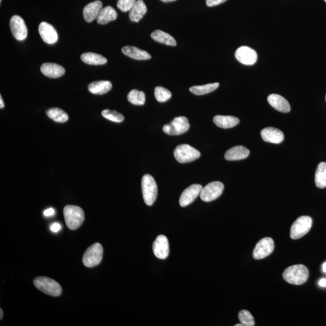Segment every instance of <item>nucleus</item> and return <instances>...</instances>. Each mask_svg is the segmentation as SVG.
Here are the masks:
<instances>
[{
    "label": "nucleus",
    "mask_w": 326,
    "mask_h": 326,
    "mask_svg": "<svg viewBox=\"0 0 326 326\" xmlns=\"http://www.w3.org/2000/svg\"><path fill=\"white\" fill-rule=\"evenodd\" d=\"M309 272L306 266L303 265H295L285 269L283 277L290 284L301 285L309 279Z\"/></svg>",
    "instance_id": "obj_1"
},
{
    "label": "nucleus",
    "mask_w": 326,
    "mask_h": 326,
    "mask_svg": "<svg viewBox=\"0 0 326 326\" xmlns=\"http://www.w3.org/2000/svg\"><path fill=\"white\" fill-rule=\"evenodd\" d=\"M66 225L71 230L80 228L85 220V214L82 208L76 205H67L63 208Z\"/></svg>",
    "instance_id": "obj_2"
},
{
    "label": "nucleus",
    "mask_w": 326,
    "mask_h": 326,
    "mask_svg": "<svg viewBox=\"0 0 326 326\" xmlns=\"http://www.w3.org/2000/svg\"><path fill=\"white\" fill-rule=\"evenodd\" d=\"M35 286L40 291L52 297H59L62 294V287L57 281L46 277H38L34 280Z\"/></svg>",
    "instance_id": "obj_3"
},
{
    "label": "nucleus",
    "mask_w": 326,
    "mask_h": 326,
    "mask_svg": "<svg viewBox=\"0 0 326 326\" xmlns=\"http://www.w3.org/2000/svg\"><path fill=\"white\" fill-rule=\"evenodd\" d=\"M142 188L144 203L147 205H152L158 195L157 185L154 178L150 175H144L142 178Z\"/></svg>",
    "instance_id": "obj_4"
},
{
    "label": "nucleus",
    "mask_w": 326,
    "mask_h": 326,
    "mask_svg": "<svg viewBox=\"0 0 326 326\" xmlns=\"http://www.w3.org/2000/svg\"><path fill=\"white\" fill-rule=\"evenodd\" d=\"M103 249L102 244L95 243L89 247L84 253L82 262L84 266L87 268L98 265L103 258Z\"/></svg>",
    "instance_id": "obj_5"
},
{
    "label": "nucleus",
    "mask_w": 326,
    "mask_h": 326,
    "mask_svg": "<svg viewBox=\"0 0 326 326\" xmlns=\"http://www.w3.org/2000/svg\"><path fill=\"white\" fill-rule=\"evenodd\" d=\"M176 160L180 163H187L195 161L201 157V153L190 145H178L174 152Z\"/></svg>",
    "instance_id": "obj_6"
},
{
    "label": "nucleus",
    "mask_w": 326,
    "mask_h": 326,
    "mask_svg": "<svg viewBox=\"0 0 326 326\" xmlns=\"http://www.w3.org/2000/svg\"><path fill=\"white\" fill-rule=\"evenodd\" d=\"M312 225V220L309 216H303L298 218L291 226L290 231L291 238L294 240L302 238L309 232Z\"/></svg>",
    "instance_id": "obj_7"
},
{
    "label": "nucleus",
    "mask_w": 326,
    "mask_h": 326,
    "mask_svg": "<svg viewBox=\"0 0 326 326\" xmlns=\"http://www.w3.org/2000/svg\"><path fill=\"white\" fill-rule=\"evenodd\" d=\"M190 128V124L185 117H176L170 123L163 126V131L169 136H179L185 133Z\"/></svg>",
    "instance_id": "obj_8"
},
{
    "label": "nucleus",
    "mask_w": 326,
    "mask_h": 326,
    "mask_svg": "<svg viewBox=\"0 0 326 326\" xmlns=\"http://www.w3.org/2000/svg\"><path fill=\"white\" fill-rule=\"evenodd\" d=\"M224 185L221 182H213L203 187L200 198L204 202H211L220 197L223 193Z\"/></svg>",
    "instance_id": "obj_9"
},
{
    "label": "nucleus",
    "mask_w": 326,
    "mask_h": 326,
    "mask_svg": "<svg viewBox=\"0 0 326 326\" xmlns=\"http://www.w3.org/2000/svg\"><path fill=\"white\" fill-rule=\"evenodd\" d=\"M274 243L271 238H265L257 244L254 249L253 256L254 259L260 260L265 258L273 252Z\"/></svg>",
    "instance_id": "obj_10"
},
{
    "label": "nucleus",
    "mask_w": 326,
    "mask_h": 326,
    "mask_svg": "<svg viewBox=\"0 0 326 326\" xmlns=\"http://www.w3.org/2000/svg\"><path fill=\"white\" fill-rule=\"evenodd\" d=\"M10 27L15 39L23 41L27 37V28L21 17L14 15L10 20Z\"/></svg>",
    "instance_id": "obj_11"
},
{
    "label": "nucleus",
    "mask_w": 326,
    "mask_h": 326,
    "mask_svg": "<svg viewBox=\"0 0 326 326\" xmlns=\"http://www.w3.org/2000/svg\"><path fill=\"white\" fill-rule=\"evenodd\" d=\"M235 57L239 62L244 65H252L256 62L257 54L253 48L247 46H242L237 49Z\"/></svg>",
    "instance_id": "obj_12"
},
{
    "label": "nucleus",
    "mask_w": 326,
    "mask_h": 326,
    "mask_svg": "<svg viewBox=\"0 0 326 326\" xmlns=\"http://www.w3.org/2000/svg\"><path fill=\"white\" fill-rule=\"evenodd\" d=\"M203 186L200 184H193L185 188L180 198L181 207H184L192 203L200 195Z\"/></svg>",
    "instance_id": "obj_13"
},
{
    "label": "nucleus",
    "mask_w": 326,
    "mask_h": 326,
    "mask_svg": "<svg viewBox=\"0 0 326 326\" xmlns=\"http://www.w3.org/2000/svg\"><path fill=\"white\" fill-rule=\"evenodd\" d=\"M153 251L155 256L160 259H166L169 253L168 239L164 235H160L153 244Z\"/></svg>",
    "instance_id": "obj_14"
},
{
    "label": "nucleus",
    "mask_w": 326,
    "mask_h": 326,
    "mask_svg": "<svg viewBox=\"0 0 326 326\" xmlns=\"http://www.w3.org/2000/svg\"><path fill=\"white\" fill-rule=\"evenodd\" d=\"M39 33L43 41L48 44L57 42L58 35L57 30L52 25L46 22H42L39 25Z\"/></svg>",
    "instance_id": "obj_15"
},
{
    "label": "nucleus",
    "mask_w": 326,
    "mask_h": 326,
    "mask_svg": "<svg viewBox=\"0 0 326 326\" xmlns=\"http://www.w3.org/2000/svg\"><path fill=\"white\" fill-rule=\"evenodd\" d=\"M261 137L264 141L273 144H280L284 141V134L280 130L269 127L262 130Z\"/></svg>",
    "instance_id": "obj_16"
},
{
    "label": "nucleus",
    "mask_w": 326,
    "mask_h": 326,
    "mask_svg": "<svg viewBox=\"0 0 326 326\" xmlns=\"http://www.w3.org/2000/svg\"><path fill=\"white\" fill-rule=\"evenodd\" d=\"M268 102L270 105L282 113H287L291 111V106L288 101L279 94H272L269 95L268 97Z\"/></svg>",
    "instance_id": "obj_17"
},
{
    "label": "nucleus",
    "mask_w": 326,
    "mask_h": 326,
    "mask_svg": "<svg viewBox=\"0 0 326 326\" xmlns=\"http://www.w3.org/2000/svg\"><path fill=\"white\" fill-rule=\"evenodd\" d=\"M102 9V2L99 0L90 2L84 7L83 16L84 20L87 22H91L97 19L99 12Z\"/></svg>",
    "instance_id": "obj_18"
},
{
    "label": "nucleus",
    "mask_w": 326,
    "mask_h": 326,
    "mask_svg": "<svg viewBox=\"0 0 326 326\" xmlns=\"http://www.w3.org/2000/svg\"><path fill=\"white\" fill-rule=\"evenodd\" d=\"M43 75L50 78H58L64 75V68L60 65L53 63H43L41 67Z\"/></svg>",
    "instance_id": "obj_19"
},
{
    "label": "nucleus",
    "mask_w": 326,
    "mask_h": 326,
    "mask_svg": "<svg viewBox=\"0 0 326 326\" xmlns=\"http://www.w3.org/2000/svg\"><path fill=\"white\" fill-rule=\"evenodd\" d=\"M249 150L243 146H237L228 149L225 154V159L228 161H238L246 159L249 155Z\"/></svg>",
    "instance_id": "obj_20"
},
{
    "label": "nucleus",
    "mask_w": 326,
    "mask_h": 326,
    "mask_svg": "<svg viewBox=\"0 0 326 326\" xmlns=\"http://www.w3.org/2000/svg\"><path fill=\"white\" fill-rule=\"evenodd\" d=\"M147 7L143 0H137L129 11V19L132 22H138L146 14Z\"/></svg>",
    "instance_id": "obj_21"
},
{
    "label": "nucleus",
    "mask_w": 326,
    "mask_h": 326,
    "mask_svg": "<svg viewBox=\"0 0 326 326\" xmlns=\"http://www.w3.org/2000/svg\"><path fill=\"white\" fill-rule=\"evenodd\" d=\"M213 122L221 128L228 129L238 125L240 121L238 117L234 116L218 115L214 117Z\"/></svg>",
    "instance_id": "obj_22"
},
{
    "label": "nucleus",
    "mask_w": 326,
    "mask_h": 326,
    "mask_svg": "<svg viewBox=\"0 0 326 326\" xmlns=\"http://www.w3.org/2000/svg\"><path fill=\"white\" fill-rule=\"evenodd\" d=\"M122 53L129 58L136 60H147L151 58V56L146 51L134 46H125L122 48Z\"/></svg>",
    "instance_id": "obj_23"
},
{
    "label": "nucleus",
    "mask_w": 326,
    "mask_h": 326,
    "mask_svg": "<svg viewBox=\"0 0 326 326\" xmlns=\"http://www.w3.org/2000/svg\"><path fill=\"white\" fill-rule=\"evenodd\" d=\"M117 18V13L116 10L111 6H106L101 9L96 20L98 24H106L114 21Z\"/></svg>",
    "instance_id": "obj_24"
},
{
    "label": "nucleus",
    "mask_w": 326,
    "mask_h": 326,
    "mask_svg": "<svg viewBox=\"0 0 326 326\" xmlns=\"http://www.w3.org/2000/svg\"><path fill=\"white\" fill-rule=\"evenodd\" d=\"M112 83L108 81H96L88 85V90L94 94L102 95L108 93L112 88Z\"/></svg>",
    "instance_id": "obj_25"
},
{
    "label": "nucleus",
    "mask_w": 326,
    "mask_h": 326,
    "mask_svg": "<svg viewBox=\"0 0 326 326\" xmlns=\"http://www.w3.org/2000/svg\"><path fill=\"white\" fill-rule=\"evenodd\" d=\"M151 38L155 41L170 45V46H175L177 45V41L174 37L162 30H155L151 34Z\"/></svg>",
    "instance_id": "obj_26"
},
{
    "label": "nucleus",
    "mask_w": 326,
    "mask_h": 326,
    "mask_svg": "<svg viewBox=\"0 0 326 326\" xmlns=\"http://www.w3.org/2000/svg\"><path fill=\"white\" fill-rule=\"evenodd\" d=\"M81 60L89 65H99L105 64L106 59L101 55L94 53H85L81 55Z\"/></svg>",
    "instance_id": "obj_27"
},
{
    "label": "nucleus",
    "mask_w": 326,
    "mask_h": 326,
    "mask_svg": "<svg viewBox=\"0 0 326 326\" xmlns=\"http://www.w3.org/2000/svg\"><path fill=\"white\" fill-rule=\"evenodd\" d=\"M315 182L318 188L326 187V163L322 162L318 164L315 172Z\"/></svg>",
    "instance_id": "obj_28"
},
{
    "label": "nucleus",
    "mask_w": 326,
    "mask_h": 326,
    "mask_svg": "<svg viewBox=\"0 0 326 326\" xmlns=\"http://www.w3.org/2000/svg\"><path fill=\"white\" fill-rule=\"evenodd\" d=\"M220 86L219 83H213L206 84V85L194 86L190 88L191 93L195 94V95L201 96L208 94L216 90Z\"/></svg>",
    "instance_id": "obj_29"
},
{
    "label": "nucleus",
    "mask_w": 326,
    "mask_h": 326,
    "mask_svg": "<svg viewBox=\"0 0 326 326\" xmlns=\"http://www.w3.org/2000/svg\"><path fill=\"white\" fill-rule=\"evenodd\" d=\"M46 114L49 118L58 123H64L68 120V114L60 108H50L46 111Z\"/></svg>",
    "instance_id": "obj_30"
},
{
    "label": "nucleus",
    "mask_w": 326,
    "mask_h": 326,
    "mask_svg": "<svg viewBox=\"0 0 326 326\" xmlns=\"http://www.w3.org/2000/svg\"><path fill=\"white\" fill-rule=\"evenodd\" d=\"M145 94L143 91L132 90L128 94V100L135 105H143L145 103Z\"/></svg>",
    "instance_id": "obj_31"
},
{
    "label": "nucleus",
    "mask_w": 326,
    "mask_h": 326,
    "mask_svg": "<svg viewBox=\"0 0 326 326\" xmlns=\"http://www.w3.org/2000/svg\"><path fill=\"white\" fill-rule=\"evenodd\" d=\"M154 95L158 102H165L171 98L172 93L166 88L162 87V86H157L155 88Z\"/></svg>",
    "instance_id": "obj_32"
},
{
    "label": "nucleus",
    "mask_w": 326,
    "mask_h": 326,
    "mask_svg": "<svg viewBox=\"0 0 326 326\" xmlns=\"http://www.w3.org/2000/svg\"><path fill=\"white\" fill-rule=\"evenodd\" d=\"M239 319L244 326H253L255 325L254 319L251 313L246 310H242L239 313Z\"/></svg>",
    "instance_id": "obj_33"
},
{
    "label": "nucleus",
    "mask_w": 326,
    "mask_h": 326,
    "mask_svg": "<svg viewBox=\"0 0 326 326\" xmlns=\"http://www.w3.org/2000/svg\"><path fill=\"white\" fill-rule=\"evenodd\" d=\"M102 115L105 119L116 123H121L124 121V117L122 114L116 111H111L109 109H105L102 112Z\"/></svg>",
    "instance_id": "obj_34"
},
{
    "label": "nucleus",
    "mask_w": 326,
    "mask_h": 326,
    "mask_svg": "<svg viewBox=\"0 0 326 326\" xmlns=\"http://www.w3.org/2000/svg\"><path fill=\"white\" fill-rule=\"evenodd\" d=\"M136 1V0H118L117 6L122 12H129Z\"/></svg>",
    "instance_id": "obj_35"
},
{
    "label": "nucleus",
    "mask_w": 326,
    "mask_h": 326,
    "mask_svg": "<svg viewBox=\"0 0 326 326\" xmlns=\"http://www.w3.org/2000/svg\"><path fill=\"white\" fill-rule=\"evenodd\" d=\"M227 0H206V4L208 7H213L223 4Z\"/></svg>",
    "instance_id": "obj_36"
},
{
    "label": "nucleus",
    "mask_w": 326,
    "mask_h": 326,
    "mask_svg": "<svg viewBox=\"0 0 326 326\" xmlns=\"http://www.w3.org/2000/svg\"><path fill=\"white\" fill-rule=\"evenodd\" d=\"M61 229V225L60 224L55 223L52 224L50 226V230L53 233H58Z\"/></svg>",
    "instance_id": "obj_37"
},
{
    "label": "nucleus",
    "mask_w": 326,
    "mask_h": 326,
    "mask_svg": "<svg viewBox=\"0 0 326 326\" xmlns=\"http://www.w3.org/2000/svg\"><path fill=\"white\" fill-rule=\"evenodd\" d=\"M55 213V211L53 208H49L44 211V215L45 216H46V217H49V216H52L54 215Z\"/></svg>",
    "instance_id": "obj_38"
},
{
    "label": "nucleus",
    "mask_w": 326,
    "mask_h": 326,
    "mask_svg": "<svg viewBox=\"0 0 326 326\" xmlns=\"http://www.w3.org/2000/svg\"><path fill=\"white\" fill-rule=\"evenodd\" d=\"M318 285L319 286L322 287H326V279L323 278L320 280L319 282H318Z\"/></svg>",
    "instance_id": "obj_39"
},
{
    "label": "nucleus",
    "mask_w": 326,
    "mask_h": 326,
    "mask_svg": "<svg viewBox=\"0 0 326 326\" xmlns=\"http://www.w3.org/2000/svg\"><path fill=\"white\" fill-rule=\"evenodd\" d=\"M4 107V103L3 100H2V96H0V108H3Z\"/></svg>",
    "instance_id": "obj_40"
},
{
    "label": "nucleus",
    "mask_w": 326,
    "mask_h": 326,
    "mask_svg": "<svg viewBox=\"0 0 326 326\" xmlns=\"http://www.w3.org/2000/svg\"><path fill=\"white\" fill-rule=\"evenodd\" d=\"M323 271L326 273V262L323 264L322 266Z\"/></svg>",
    "instance_id": "obj_41"
},
{
    "label": "nucleus",
    "mask_w": 326,
    "mask_h": 326,
    "mask_svg": "<svg viewBox=\"0 0 326 326\" xmlns=\"http://www.w3.org/2000/svg\"><path fill=\"white\" fill-rule=\"evenodd\" d=\"M160 1H162L163 2H169L175 1L176 0H160Z\"/></svg>",
    "instance_id": "obj_42"
},
{
    "label": "nucleus",
    "mask_w": 326,
    "mask_h": 326,
    "mask_svg": "<svg viewBox=\"0 0 326 326\" xmlns=\"http://www.w3.org/2000/svg\"><path fill=\"white\" fill-rule=\"evenodd\" d=\"M0 314H1V317H0V320H2V317H3V311H2V309L1 308V310H0Z\"/></svg>",
    "instance_id": "obj_43"
},
{
    "label": "nucleus",
    "mask_w": 326,
    "mask_h": 326,
    "mask_svg": "<svg viewBox=\"0 0 326 326\" xmlns=\"http://www.w3.org/2000/svg\"><path fill=\"white\" fill-rule=\"evenodd\" d=\"M235 326H244L243 324L236 325Z\"/></svg>",
    "instance_id": "obj_44"
},
{
    "label": "nucleus",
    "mask_w": 326,
    "mask_h": 326,
    "mask_svg": "<svg viewBox=\"0 0 326 326\" xmlns=\"http://www.w3.org/2000/svg\"><path fill=\"white\" fill-rule=\"evenodd\" d=\"M324 1L326 2V0H324Z\"/></svg>",
    "instance_id": "obj_45"
},
{
    "label": "nucleus",
    "mask_w": 326,
    "mask_h": 326,
    "mask_svg": "<svg viewBox=\"0 0 326 326\" xmlns=\"http://www.w3.org/2000/svg\"></svg>",
    "instance_id": "obj_46"
},
{
    "label": "nucleus",
    "mask_w": 326,
    "mask_h": 326,
    "mask_svg": "<svg viewBox=\"0 0 326 326\" xmlns=\"http://www.w3.org/2000/svg\"><path fill=\"white\" fill-rule=\"evenodd\" d=\"M0 1H1V0H0Z\"/></svg>",
    "instance_id": "obj_47"
}]
</instances>
